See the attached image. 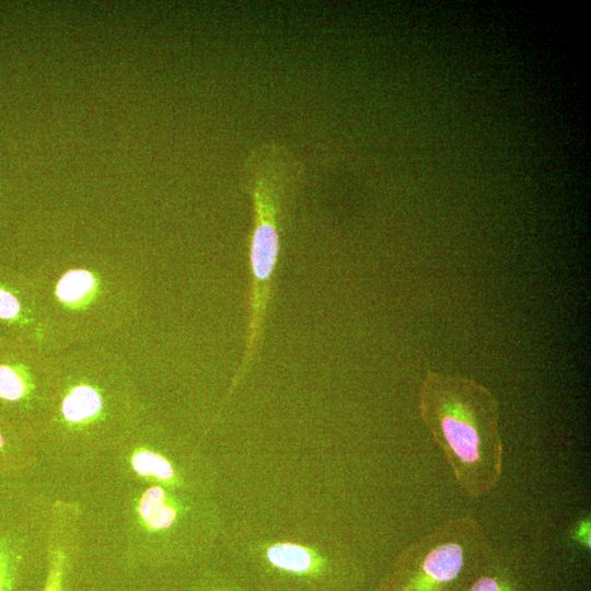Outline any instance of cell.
Returning a JSON list of instances; mask_svg holds the SVG:
<instances>
[{"mask_svg":"<svg viewBox=\"0 0 591 591\" xmlns=\"http://www.w3.org/2000/svg\"><path fill=\"white\" fill-rule=\"evenodd\" d=\"M241 182L252 201L253 227L248 248L252 277L250 322L239 374L254 358L262 337L271 280L280 253L285 204L300 184L296 171L277 159L248 163L241 172Z\"/></svg>","mask_w":591,"mask_h":591,"instance_id":"obj_2","label":"cell"},{"mask_svg":"<svg viewBox=\"0 0 591 591\" xmlns=\"http://www.w3.org/2000/svg\"><path fill=\"white\" fill-rule=\"evenodd\" d=\"M12 568L9 556L0 547V591L10 590L13 576Z\"/></svg>","mask_w":591,"mask_h":591,"instance_id":"obj_10","label":"cell"},{"mask_svg":"<svg viewBox=\"0 0 591 591\" xmlns=\"http://www.w3.org/2000/svg\"><path fill=\"white\" fill-rule=\"evenodd\" d=\"M27 389L23 375L12 366L0 363V399L16 402Z\"/></svg>","mask_w":591,"mask_h":591,"instance_id":"obj_8","label":"cell"},{"mask_svg":"<svg viewBox=\"0 0 591 591\" xmlns=\"http://www.w3.org/2000/svg\"><path fill=\"white\" fill-rule=\"evenodd\" d=\"M67 556L65 552L56 547L50 551L45 584L42 591H65V575Z\"/></svg>","mask_w":591,"mask_h":591,"instance_id":"obj_9","label":"cell"},{"mask_svg":"<svg viewBox=\"0 0 591 591\" xmlns=\"http://www.w3.org/2000/svg\"><path fill=\"white\" fill-rule=\"evenodd\" d=\"M138 512L142 521L152 530L170 528L176 517V510L166 493L159 486L147 489L140 497Z\"/></svg>","mask_w":591,"mask_h":591,"instance_id":"obj_4","label":"cell"},{"mask_svg":"<svg viewBox=\"0 0 591 591\" xmlns=\"http://www.w3.org/2000/svg\"><path fill=\"white\" fill-rule=\"evenodd\" d=\"M102 399L97 391L89 385H78L63 398L61 412L71 422H80L99 414Z\"/></svg>","mask_w":591,"mask_h":591,"instance_id":"obj_5","label":"cell"},{"mask_svg":"<svg viewBox=\"0 0 591 591\" xmlns=\"http://www.w3.org/2000/svg\"><path fill=\"white\" fill-rule=\"evenodd\" d=\"M420 415L471 496L489 490L501 465L498 402L474 380L428 371L419 393Z\"/></svg>","mask_w":591,"mask_h":591,"instance_id":"obj_1","label":"cell"},{"mask_svg":"<svg viewBox=\"0 0 591 591\" xmlns=\"http://www.w3.org/2000/svg\"><path fill=\"white\" fill-rule=\"evenodd\" d=\"M470 591H499L498 583L489 577L477 580Z\"/></svg>","mask_w":591,"mask_h":591,"instance_id":"obj_11","label":"cell"},{"mask_svg":"<svg viewBox=\"0 0 591 591\" xmlns=\"http://www.w3.org/2000/svg\"><path fill=\"white\" fill-rule=\"evenodd\" d=\"M268 563L276 569L299 578L315 576L317 564L313 555L304 547L279 543L270 546L266 553Z\"/></svg>","mask_w":591,"mask_h":591,"instance_id":"obj_3","label":"cell"},{"mask_svg":"<svg viewBox=\"0 0 591 591\" xmlns=\"http://www.w3.org/2000/svg\"><path fill=\"white\" fill-rule=\"evenodd\" d=\"M130 462L132 470L142 477H151L162 482H169L174 477L171 463L155 452L139 450L132 454Z\"/></svg>","mask_w":591,"mask_h":591,"instance_id":"obj_7","label":"cell"},{"mask_svg":"<svg viewBox=\"0 0 591 591\" xmlns=\"http://www.w3.org/2000/svg\"><path fill=\"white\" fill-rule=\"evenodd\" d=\"M95 287L92 274L83 269L66 273L57 283L56 293L66 303H79L88 298Z\"/></svg>","mask_w":591,"mask_h":591,"instance_id":"obj_6","label":"cell"},{"mask_svg":"<svg viewBox=\"0 0 591 591\" xmlns=\"http://www.w3.org/2000/svg\"><path fill=\"white\" fill-rule=\"evenodd\" d=\"M3 445V438H2V434L0 433V448Z\"/></svg>","mask_w":591,"mask_h":591,"instance_id":"obj_12","label":"cell"}]
</instances>
